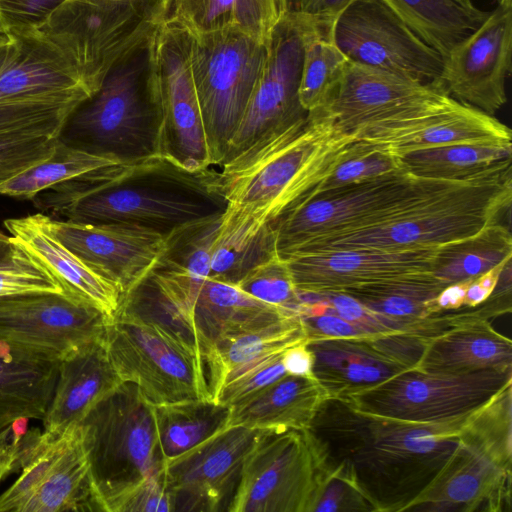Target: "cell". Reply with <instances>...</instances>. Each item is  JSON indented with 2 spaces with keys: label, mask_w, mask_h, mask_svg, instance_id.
I'll list each match as a JSON object with an SVG mask.
<instances>
[{
  "label": "cell",
  "mask_w": 512,
  "mask_h": 512,
  "mask_svg": "<svg viewBox=\"0 0 512 512\" xmlns=\"http://www.w3.org/2000/svg\"><path fill=\"white\" fill-rule=\"evenodd\" d=\"M104 340L87 343L60 359L53 396L42 418L46 432L79 424L120 383Z\"/></svg>",
  "instance_id": "27"
},
{
  "label": "cell",
  "mask_w": 512,
  "mask_h": 512,
  "mask_svg": "<svg viewBox=\"0 0 512 512\" xmlns=\"http://www.w3.org/2000/svg\"><path fill=\"white\" fill-rule=\"evenodd\" d=\"M459 428L372 415L328 398L305 430L319 464L345 467L376 512H404L451 457Z\"/></svg>",
  "instance_id": "1"
},
{
  "label": "cell",
  "mask_w": 512,
  "mask_h": 512,
  "mask_svg": "<svg viewBox=\"0 0 512 512\" xmlns=\"http://www.w3.org/2000/svg\"><path fill=\"white\" fill-rule=\"evenodd\" d=\"M511 383L512 370L452 375L412 368L342 399L372 415L419 424L461 426Z\"/></svg>",
  "instance_id": "11"
},
{
  "label": "cell",
  "mask_w": 512,
  "mask_h": 512,
  "mask_svg": "<svg viewBox=\"0 0 512 512\" xmlns=\"http://www.w3.org/2000/svg\"><path fill=\"white\" fill-rule=\"evenodd\" d=\"M11 36L14 49L0 70V105L90 97L73 63L38 30Z\"/></svg>",
  "instance_id": "25"
},
{
  "label": "cell",
  "mask_w": 512,
  "mask_h": 512,
  "mask_svg": "<svg viewBox=\"0 0 512 512\" xmlns=\"http://www.w3.org/2000/svg\"><path fill=\"white\" fill-rule=\"evenodd\" d=\"M296 20L301 25L303 38L299 100L304 110L312 114L327 105L349 60L334 42V22Z\"/></svg>",
  "instance_id": "38"
},
{
  "label": "cell",
  "mask_w": 512,
  "mask_h": 512,
  "mask_svg": "<svg viewBox=\"0 0 512 512\" xmlns=\"http://www.w3.org/2000/svg\"><path fill=\"white\" fill-rule=\"evenodd\" d=\"M236 286L259 301L299 315V292L286 259L279 254L251 269Z\"/></svg>",
  "instance_id": "47"
},
{
  "label": "cell",
  "mask_w": 512,
  "mask_h": 512,
  "mask_svg": "<svg viewBox=\"0 0 512 512\" xmlns=\"http://www.w3.org/2000/svg\"><path fill=\"white\" fill-rule=\"evenodd\" d=\"M191 34L163 20L151 36V63L162 109L161 156L188 169L212 165L190 66Z\"/></svg>",
  "instance_id": "14"
},
{
  "label": "cell",
  "mask_w": 512,
  "mask_h": 512,
  "mask_svg": "<svg viewBox=\"0 0 512 512\" xmlns=\"http://www.w3.org/2000/svg\"><path fill=\"white\" fill-rule=\"evenodd\" d=\"M302 64L301 25L294 18L281 16L272 30L261 74L222 163L259 138L308 115L299 100Z\"/></svg>",
  "instance_id": "19"
},
{
  "label": "cell",
  "mask_w": 512,
  "mask_h": 512,
  "mask_svg": "<svg viewBox=\"0 0 512 512\" xmlns=\"http://www.w3.org/2000/svg\"><path fill=\"white\" fill-rule=\"evenodd\" d=\"M507 261L497 265L481 276L470 281L465 294L464 307H477L483 304L490 297L496 287L500 273Z\"/></svg>",
  "instance_id": "56"
},
{
  "label": "cell",
  "mask_w": 512,
  "mask_h": 512,
  "mask_svg": "<svg viewBox=\"0 0 512 512\" xmlns=\"http://www.w3.org/2000/svg\"><path fill=\"white\" fill-rule=\"evenodd\" d=\"M278 254L273 224L228 204L213 243L209 277L236 285L251 269Z\"/></svg>",
  "instance_id": "34"
},
{
  "label": "cell",
  "mask_w": 512,
  "mask_h": 512,
  "mask_svg": "<svg viewBox=\"0 0 512 512\" xmlns=\"http://www.w3.org/2000/svg\"><path fill=\"white\" fill-rule=\"evenodd\" d=\"M57 138L32 131L0 134V186L46 159Z\"/></svg>",
  "instance_id": "50"
},
{
  "label": "cell",
  "mask_w": 512,
  "mask_h": 512,
  "mask_svg": "<svg viewBox=\"0 0 512 512\" xmlns=\"http://www.w3.org/2000/svg\"><path fill=\"white\" fill-rule=\"evenodd\" d=\"M281 17V0H169L163 20L192 35L237 30L268 42Z\"/></svg>",
  "instance_id": "35"
},
{
  "label": "cell",
  "mask_w": 512,
  "mask_h": 512,
  "mask_svg": "<svg viewBox=\"0 0 512 512\" xmlns=\"http://www.w3.org/2000/svg\"><path fill=\"white\" fill-rule=\"evenodd\" d=\"M158 447L169 461L225 428L230 407L213 400L151 405Z\"/></svg>",
  "instance_id": "37"
},
{
  "label": "cell",
  "mask_w": 512,
  "mask_h": 512,
  "mask_svg": "<svg viewBox=\"0 0 512 512\" xmlns=\"http://www.w3.org/2000/svg\"><path fill=\"white\" fill-rule=\"evenodd\" d=\"M294 316L299 315L259 301L236 285L207 278L193 309L201 359L222 339L260 330Z\"/></svg>",
  "instance_id": "29"
},
{
  "label": "cell",
  "mask_w": 512,
  "mask_h": 512,
  "mask_svg": "<svg viewBox=\"0 0 512 512\" xmlns=\"http://www.w3.org/2000/svg\"><path fill=\"white\" fill-rule=\"evenodd\" d=\"M169 496L162 476L146 479L128 492L116 505L114 512H170Z\"/></svg>",
  "instance_id": "53"
},
{
  "label": "cell",
  "mask_w": 512,
  "mask_h": 512,
  "mask_svg": "<svg viewBox=\"0 0 512 512\" xmlns=\"http://www.w3.org/2000/svg\"><path fill=\"white\" fill-rule=\"evenodd\" d=\"M169 0H64L38 31L73 63L90 95L163 21Z\"/></svg>",
  "instance_id": "8"
},
{
  "label": "cell",
  "mask_w": 512,
  "mask_h": 512,
  "mask_svg": "<svg viewBox=\"0 0 512 512\" xmlns=\"http://www.w3.org/2000/svg\"><path fill=\"white\" fill-rule=\"evenodd\" d=\"M211 167L188 170L159 156L95 170L31 200L52 218L133 225L166 236L226 210L228 202L220 190L218 172Z\"/></svg>",
  "instance_id": "2"
},
{
  "label": "cell",
  "mask_w": 512,
  "mask_h": 512,
  "mask_svg": "<svg viewBox=\"0 0 512 512\" xmlns=\"http://www.w3.org/2000/svg\"><path fill=\"white\" fill-rule=\"evenodd\" d=\"M444 287L427 273L344 293L381 316L392 331L427 341L440 333L433 301Z\"/></svg>",
  "instance_id": "33"
},
{
  "label": "cell",
  "mask_w": 512,
  "mask_h": 512,
  "mask_svg": "<svg viewBox=\"0 0 512 512\" xmlns=\"http://www.w3.org/2000/svg\"><path fill=\"white\" fill-rule=\"evenodd\" d=\"M11 247L12 243L10 237L0 230V258L6 255Z\"/></svg>",
  "instance_id": "59"
},
{
  "label": "cell",
  "mask_w": 512,
  "mask_h": 512,
  "mask_svg": "<svg viewBox=\"0 0 512 512\" xmlns=\"http://www.w3.org/2000/svg\"><path fill=\"white\" fill-rule=\"evenodd\" d=\"M354 134L358 141L393 155L455 144L512 142L508 126L493 115L456 100L413 119L371 124Z\"/></svg>",
  "instance_id": "23"
},
{
  "label": "cell",
  "mask_w": 512,
  "mask_h": 512,
  "mask_svg": "<svg viewBox=\"0 0 512 512\" xmlns=\"http://www.w3.org/2000/svg\"><path fill=\"white\" fill-rule=\"evenodd\" d=\"M499 6L512 7V0H497Z\"/></svg>",
  "instance_id": "60"
},
{
  "label": "cell",
  "mask_w": 512,
  "mask_h": 512,
  "mask_svg": "<svg viewBox=\"0 0 512 512\" xmlns=\"http://www.w3.org/2000/svg\"><path fill=\"white\" fill-rule=\"evenodd\" d=\"M60 359L0 339V429L44 417Z\"/></svg>",
  "instance_id": "30"
},
{
  "label": "cell",
  "mask_w": 512,
  "mask_h": 512,
  "mask_svg": "<svg viewBox=\"0 0 512 512\" xmlns=\"http://www.w3.org/2000/svg\"><path fill=\"white\" fill-rule=\"evenodd\" d=\"M455 99L432 84L348 61L344 74L319 114L345 133L375 123L409 120L438 109Z\"/></svg>",
  "instance_id": "16"
},
{
  "label": "cell",
  "mask_w": 512,
  "mask_h": 512,
  "mask_svg": "<svg viewBox=\"0 0 512 512\" xmlns=\"http://www.w3.org/2000/svg\"><path fill=\"white\" fill-rule=\"evenodd\" d=\"M49 231L87 266L128 292L159 256L165 236L125 224L77 223L45 214Z\"/></svg>",
  "instance_id": "22"
},
{
  "label": "cell",
  "mask_w": 512,
  "mask_h": 512,
  "mask_svg": "<svg viewBox=\"0 0 512 512\" xmlns=\"http://www.w3.org/2000/svg\"><path fill=\"white\" fill-rule=\"evenodd\" d=\"M511 158L463 179L380 225L304 242L283 255L339 249L401 251L438 247L472 236L509 214Z\"/></svg>",
  "instance_id": "5"
},
{
  "label": "cell",
  "mask_w": 512,
  "mask_h": 512,
  "mask_svg": "<svg viewBox=\"0 0 512 512\" xmlns=\"http://www.w3.org/2000/svg\"><path fill=\"white\" fill-rule=\"evenodd\" d=\"M307 512H375V508L345 467L319 464Z\"/></svg>",
  "instance_id": "46"
},
{
  "label": "cell",
  "mask_w": 512,
  "mask_h": 512,
  "mask_svg": "<svg viewBox=\"0 0 512 512\" xmlns=\"http://www.w3.org/2000/svg\"><path fill=\"white\" fill-rule=\"evenodd\" d=\"M423 42L444 59L490 12L455 0H383Z\"/></svg>",
  "instance_id": "36"
},
{
  "label": "cell",
  "mask_w": 512,
  "mask_h": 512,
  "mask_svg": "<svg viewBox=\"0 0 512 512\" xmlns=\"http://www.w3.org/2000/svg\"><path fill=\"white\" fill-rule=\"evenodd\" d=\"M438 247L401 251L339 249L298 252L283 258L299 292H347L432 273Z\"/></svg>",
  "instance_id": "21"
},
{
  "label": "cell",
  "mask_w": 512,
  "mask_h": 512,
  "mask_svg": "<svg viewBox=\"0 0 512 512\" xmlns=\"http://www.w3.org/2000/svg\"><path fill=\"white\" fill-rule=\"evenodd\" d=\"M151 36L119 58L98 90L75 108L60 141L124 165L161 156L162 109Z\"/></svg>",
  "instance_id": "4"
},
{
  "label": "cell",
  "mask_w": 512,
  "mask_h": 512,
  "mask_svg": "<svg viewBox=\"0 0 512 512\" xmlns=\"http://www.w3.org/2000/svg\"><path fill=\"white\" fill-rule=\"evenodd\" d=\"M109 317L65 293L0 297V339L61 359L82 345L104 340Z\"/></svg>",
  "instance_id": "18"
},
{
  "label": "cell",
  "mask_w": 512,
  "mask_h": 512,
  "mask_svg": "<svg viewBox=\"0 0 512 512\" xmlns=\"http://www.w3.org/2000/svg\"><path fill=\"white\" fill-rule=\"evenodd\" d=\"M19 471L0 494V512L100 511L80 423L60 433L26 430Z\"/></svg>",
  "instance_id": "12"
},
{
  "label": "cell",
  "mask_w": 512,
  "mask_h": 512,
  "mask_svg": "<svg viewBox=\"0 0 512 512\" xmlns=\"http://www.w3.org/2000/svg\"><path fill=\"white\" fill-rule=\"evenodd\" d=\"M355 140L326 116L308 114L222 163L220 190L228 204L274 224L304 200Z\"/></svg>",
  "instance_id": "3"
},
{
  "label": "cell",
  "mask_w": 512,
  "mask_h": 512,
  "mask_svg": "<svg viewBox=\"0 0 512 512\" xmlns=\"http://www.w3.org/2000/svg\"><path fill=\"white\" fill-rule=\"evenodd\" d=\"M462 180L420 178L399 170L312 196L273 224L278 254L315 238L384 224Z\"/></svg>",
  "instance_id": "7"
},
{
  "label": "cell",
  "mask_w": 512,
  "mask_h": 512,
  "mask_svg": "<svg viewBox=\"0 0 512 512\" xmlns=\"http://www.w3.org/2000/svg\"><path fill=\"white\" fill-rule=\"evenodd\" d=\"M307 341L299 316L214 343L204 356L213 400L227 375L238 366L264 354Z\"/></svg>",
  "instance_id": "40"
},
{
  "label": "cell",
  "mask_w": 512,
  "mask_h": 512,
  "mask_svg": "<svg viewBox=\"0 0 512 512\" xmlns=\"http://www.w3.org/2000/svg\"><path fill=\"white\" fill-rule=\"evenodd\" d=\"M397 156L402 170L428 179L459 180L512 156V142L455 144L419 149Z\"/></svg>",
  "instance_id": "41"
},
{
  "label": "cell",
  "mask_w": 512,
  "mask_h": 512,
  "mask_svg": "<svg viewBox=\"0 0 512 512\" xmlns=\"http://www.w3.org/2000/svg\"><path fill=\"white\" fill-rule=\"evenodd\" d=\"M80 424L100 511L114 512L133 488L146 479L162 476L164 460L151 405L136 385L121 382Z\"/></svg>",
  "instance_id": "6"
},
{
  "label": "cell",
  "mask_w": 512,
  "mask_h": 512,
  "mask_svg": "<svg viewBox=\"0 0 512 512\" xmlns=\"http://www.w3.org/2000/svg\"><path fill=\"white\" fill-rule=\"evenodd\" d=\"M471 280L445 286L433 301L436 313L458 310L464 307L467 287Z\"/></svg>",
  "instance_id": "58"
},
{
  "label": "cell",
  "mask_w": 512,
  "mask_h": 512,
  "mask_svg": "<svg viewBox=\"0 0 512 512\" xmlns=\"http://www.w3.org/2000/svg\"><path fill=\"white\" fill-rule=\"evenodd\" d=\"M455 1H457L459 4H461L465 7H468V8L474 6L471 0H455Z\"/></svg>",
  "instance_id": "61"
},
{
  "label": "cell",
  "mask_w": 512,
  "mask_h": 512,
  "mask_svg": "<svg viewBox=\"0 0 512 512\" xmlns=\"http://www.w3.org/2000/svg\"><path fill=\"white\" fill-rule=\"evenodd\" d=\"M511 258V232L500 221L472 236L439 246L432 274L447 286L473 280Z\"/></svg>",
  "instance_id": "39"
},
{
  "label": "cell",
  "mask_w": 512,
  "mask_h": 512,
  "mask_svg": "<svg viewBox=\"0 0 512 512\" xmlns=\"http://www.w3.org/2000/svg\"><path fill=\"white\" fill-rule=\"evenodd\" d=\"M282 363L287 374L314 378V356L307 341L287 348L282 355Z\"/></svg>",
  "instance_id": "57"
},
{
  "label": "cell",
  "mask_w": 512,
  "mask_h": 512,
  "mask_svg": "<svg viewBox=\"0 0 512 512\" xmlns=\"http://www.w3.org/2000/svg\"><path fill=\"white\" fill-rule=\"evenodd\" d=\"M328 398L330 396L315 378L287 374L254 396L230 407L225 428L305 430Z\"/></svg>",
  "instance_id": "32"
},
{
  "label": "cell",
  "mask_w": 512,
  "mask_h": 512,
  "mask_svg": "<svg viewBox=\"0 0 512 512\" xmlns=\"http://www.w3.org/2000/svg\"><path fill=\"white\" fill-rule=\"evenodd\" d=\"M415 368L452 375L512 370V342L488 318L467 319L429 338Z\"/></svg>",
  "instance_id": "28"
},
{
  "label": "cell",
  "mask_w": 512,
  "mask_h": 512,
  "mask_svg": "<svg viewBox=\"0 0 512 512\" xmlns=\"http://www.w3.org/2000/svg\"><path fill=\"white\" fill-rule=\"evenodd\" d=\"M318 469L306 430L262 429L227 511L307 512Z\"/></svg>",
  "instance_id": "13"
},
{
  "label": "cell",
  "mask_w": 512,
  "mask_h": 512,
  "mask_svg": "<svg viewBox=\"0 0 512 512\" xmlns=\"http://www.w3.org/2000/svg\"><path fill=\"white\" fill-rule=\"evenodd\" d=\"M14 49L8 35L0 41V70ZM67 116V107L60 102H21L0 105V134L32 131L57 137Z\"/></svg>",
  "instance_id": "45"
},
{
  "label": "cell",
  "mask_w": 512,
  "mask_h": 512,
  "mask_svg": "<svg viewBox=\"0 0 512 512\" xmlns=\"http://www.w3.org/2000/svg\"><path fill=\"white\" fill-rule=\"evenodd\" d=\"M35 292L64 293L45 268L12 243L11 249L0 258V297Z\"/></svg>",
  "instance_id": "49"
},
{
  "label": "cell",
  "mask_w": 512,
  "mask_h": 512,
  "mask_svg": "<svg viewBox=\"0 0 512 512\" xmlns=\"http://www.w3.org/2000/svg\"><path fill=\"white\" fill-rule=\"evenodd\" d=\"M12 243L45 268L63 292L88 303L108 316L118 308L120 292L62 244L48 229L45 214L37 213L4 221Z\"/></svg>",
  "instance_id": "26"
},
{
  "label": "cell",
  "mask_w": 512,
  "mask_h": 512,
  "mask_svg": "<svg viewBox=\"0 0 512 512\" xmlns=\"http://www.w3.org/2000/svg\"><path fill=\"white\" fill-rule=\"evenodd\" d=\"M511 510V468L459 439L428 490L408 511L503 512Z\"/></svg>",
  "instance_id": "24"
},
{
  "label": "cell",
  "mask_w": 512,
  "mask_h": 512,
  "mask_svg": "<svg viewBox=\"0 0 512 512\" xmlns=\"http://www.w3.org/2000/svg\"><path fill=\"white\" fill-rule=\"evenodd\" d=\"M285 350L264 354L235 368L227 375L213 401L232 407L287 375L282 363Z\"/></svg>",
  "instance_id": "48"
},
{
  "label": "cell",
  "mask_w": 512,
  "mask_h": 512,
  "mask_svg": "<svg viewBox=\"0 0 512 512\" xmlns=\"http://www.w3.org/2000/svg\"><path fill=\"white\" fill-rule=\"evenodd\" d=\"M511 57L512 7L497 5L443 59L434 86L460 103L494 115L507 102Z\"/></svg>",
  "instance_id": "20"
},
{
  "label": "cell",
  "mask_w": 512,
  "mask_h": 512,
  "mask_svg": "<svg viewBox=\"0 0 512 512\" xmlns=\"http://www.w3.org/2000/svg\"><path fill=\"white\" fill-rule=\"evenodd\" d=\"M314 356L313 376L330 398L370 389L409 368L374 348L369 341H307Z\"/></svg>",
  "instance_id": "31"
},
{
  "label": "cell",
  "mask_w": 512,
  "mask_h": 512,
  "mask_svg": "<svg viewBox=\"0 0 512 512\" xmlns=\"http://www.w3.org/2000/svg\"><path fill=\"white\" fill-rule=\"evenodd\" d=\"M330 312L376 337L394 334L384 319L363 305L355 297L344 292L319 293Z\"/></svg>",
  "instance_id": "52"
},
{
  "label": "cell",
  "mask_w": 512,
  "mask_h": 512,
  "mask_svg": "<svg viewBox=\"0 0 512 512\" xmlns=\"http://www.w3.org/2000/svg\"><path fill=\"white\" fill-rule=\"evenodd\" d=\"M399 170L402 168L397 156L356 139L302 202L329 190L350 186Z\"/></svg>",
  "instance_id": "44"
},
{
  "label": "cell",
  "mask_w": 512,
  "mask_h": 512,
  "mask_svg": "<svg viewBox=\"0 0 512 512\" xmlns=\"http://www.w3.org/2000/svg\"><path fill=\"white\" fill-rule=\"evenodd\" d=\"M64 0H0V27L15 35L38 30Z\"/></svg>",
  "instance_id": "51"
},
{
  "label": "cell",
  "mask_w": 512,
  "mask_h": 512,
  "mask_svg": "<svg viewBox=\"0 0 512 512\" xmlns=\"http://www.w3.org/2000/svg\"><path fill=\"white\" fill-rule=\"evenodd\" d=\"M116 164L122 163L69 146L57 138L46 159L2 184L0 194L31 200L57 184Z\"/></svg>",
  "instance_id": "42"
},
{
  "label": "cell",
  "mask_w": 512,
  "mask_h": 512,
  "mask_svg": "<svg viewBox=\"0 0 512 512\" xmlns=\"http://www.w3.org/2000/svg\"><path fill=\"white\" fill-rule=\"evenodd\" d=\"M353 0H281V16L334 22Z\"/></svg>",
  "instance_id": "54"
},
{
  "label": "cell",
  "mask_w": 512,
  "mask_h": 512,
  "mask_svg": "<svg viewBox=\"0 0 512 512\" xmlns=\"http://www.w3.org/2000/svg\"><path fill=\"white\" fill-rule=\"evenodd\" d=\"M512 383L473 412L460 426L458 437L484 451L501 465L512 464Z\"/></svg>",
  "instance_id": "43"
},
{
  "label": "cell",
  "mask_w": 512,
  "mask_h": 512,
  "mask_svg": "<svg viewBox=\"0 0 512 512\" xmlns=\"http://www.w3.org/2000/svg\"><path fill=\"white\" fill-rule=\"evenodd\" d=\"M16 423L0 429V483L20 470L26 430Z\"/></svg>",
  "instance_id": "55"
},
{
  "label": "cell",
  "mask_w": 512,
  "mask_h": 512,
  "mask_svg": "<svg viewBox=\"0 0 512 512\" xmlns=\"http://www.w3.org/2000/svg\"><path fill=\"white\" fill-rule=\"evenodd\" d=\"M104 343L121 381L150 405L212 400L203 361L159 325L115 312Z\"/></svg>",
  "instance_id": "10"
},
{
  "label": "cell",
  "mask_w": 512,
  "mask_h": 512,
  "mask_svg": "<svg viewBox=\"0 0 512 512\" xmlns=\"http://www.w3.org/2000/svg\"><path fill=\"white\" fill-rule=\"evenodd\" d=\"M261 430L228 427L166 461L162 481L171 511H227L244 459Z\"/></svg>",
  "instance_id": "17"
},
{
  "label": "cell",
  "mask_w": 512,
  "mask_h": 512,
  "mask_svg": "<svg viewBox=\"0 0 512 512\" xmlns=\"http://www.w3.org/2000/svg\"><path fill=\"white\" fill-rule=\"evenodd\" d=\"M268 42L237 30L191 34L190 66L212 165L224 161L267 56Z\"/></svg>",
  "instance_id": "9"
},
{
  "label": "cell",
  "mask_w": 512,
  "mask_h": 512,
  "mask_svg": "<svg viewBox=\"0 0 512 512\" xmlns=\"http://www.w3.org/2000/svg\"><path fill=\"white\" fill-rule=\"evenodd\" d=\"M333 39L351 62L435 85L441 55L423 42L383 0H353L335 19Z\"/></svg>",
  "instance_id": "15"
}]
</instances>
